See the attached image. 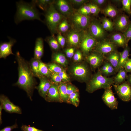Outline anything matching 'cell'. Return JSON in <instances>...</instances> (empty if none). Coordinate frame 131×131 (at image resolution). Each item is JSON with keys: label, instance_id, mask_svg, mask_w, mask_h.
<instances>
[{"label": "cell", "instance_id": "obj_1", "mask_svg": "<svg viewBox=\"0 0 131 131\" xmlns=\"http://www.w3.org/2000/svg\"><path fill=\"white\" fill-rule=\"evenodd\" d=\"M18 64V79L14 85L24 90L30 99L37 83L30 68L29 63L20 55L19 51L16 54Z\"/></svg>", "mask_w": 131, "mask_h": 131}, {"label": "cell", "instance_id": "obj_2", "mask_svg": "<svg viewBox=\"0 0 131 131\" xmlns=\"http://www.w3.org/2000/svg\"><path fill=\"white\" fill-rule=\"evenodd\" d=\"M16 6L15 21L16 24L25 20L37 19L42 22L40 18V13L33 1L31 3H28L20 0L16 2Z\"/></svg>", "mask_w": 131, "mask_h": 131}, {"label": "cell", "instance_id": "obj_3", "mask_svg": "<svg viewBox=\"0 0 131 131\" xmlns=\"http://www.w3.org/2000/svg\"><path fill=\"white\" fill-rule=\"evenodd\" d=\"M113 84V78L103 75L98 70L88 82L86 90L89 93H92L99 89H105Z\"/></svg>", "mask_w": 131, "mask_h": 131}, {"label": "cell", "instance_id": "obj_4", "mask_svg": "<svg viewBox=\"0 0 131 131\" xmlns=\"http://www.w3.org/2000/svg\"><path fill=\"white\" fill-rule=\"evenodd\" d=\"M53 3L50 5L45 11V21L48 28L52 34L55 33L63 16L56 9Z\"/></svg>", "mask_w": 131, "mask_h": 131}, {"label": "cell", "instance_id": "obj_5", "mask_svg": "<svg viewBox=\"0 0 131 131\" xmlns=\"http://www.w3.org/2000/svg\"><path fill=\"white\" fill-rule=\"evenodd\" d=\"M89 28V33L98 41L106 38V31L98 20H95L91 21Z\"/></svg>", "mask_w": 131, "mask_h": 131}, {"label": "cell", "instance_id": "obj_6", "mask_svg": "<svg viewBox=\"0 0 131 131\" xmlns=\"http://www.w3.org/2000/svg\"><path fill=\"white\" fill-rule=\"evenodd\" d=\"M117 47L109 39L105 38L98 41L94 48V51L105 56L111 52L117 50Z\"/></svg>", "mask_w": 131, "mask_h": 131}, {"label": "cell", "instance_id": "obj_7", "mask_svg": "<svg viewBox=\"0 0 131 131\" xmlns=\"http://www.w3.org/2000/svg\"><path fill=\"white\" fill-rule=\"evenodd\" d=\"M98 41L89 32L84 31L80 44L82 51L85 54L88 55L94 49Z\"/></svg>", "mask_w": 131, "mask_h": 131}, {"label": "cell", "instance_id": "obj_8", "mask_svg": "<svg viewBox=\"0 0 131 131\" xmlns=\"http://www.w3.org/2000/svg\"><path fill=\"white\" fill-rule=\"evenodd\" d=\"M119 98L122 101L131 100V86L127 81L119 85H113Z\"/></svg>", "mask_w": 131, "mask_h": 131}, {"label": "cell", "instance_id": "obj_9", "mask_svg": "<svg viewBox=\"0 0 131 131\" xmlns=\"http://www.w3.org/2000/svg\"><path fill=\"white\" fill-rule=\"evenodd\" d=\"M72 20L75 27L80 30H84L89 27L91 22L89 16L82 15L77 12L72 16Z\"/></svg>", "mask_w": 131, "mask_h": 131}, {"label": "cell", "instance_id": "obj_10", "mask_svg": "<svg viewBox=\"0 0 131 131\" xmlns=\"http://www.w3.org/2000/svg\"><path fill=\"white\" fill-rule=\"evenodd\" d=\"M112 86L106 88L102 96V98L105 104L112 110L118 108V102L115 96L112 89Z\"/></svg>", "mask_w": 131, "mask_h": 131}, {"label": "cell", "instance_id": "obj_11", "mask_svg": "<svg viewBox=\"0 0 131 131\" xmlns=\"http://www.w3.org/2000/svg\"><path fill=\"white\" fill-rule=\"evenodd\" d=\"M131 22L127 15L124 14H119L113 22L114 28L123 33L127 29Z\"/></svg>", "mask_w": 131, "mask_h": 131}, {"label": "cell", "instance_id": "obj_12", "mask_svg": "<svg viewBox=\"0 0 131 131\" xmlns=\"http://www.w3.org/2000/svg\"><path fill=\"white\" fill-rule=\"evenodd\" d=\"M0 105L6 111L10 113H22V111L18 106L11 102L7 97L4 95L0 96Z\"/></svg>", "mask_w": 131, "mask_h": 131}, {"label": "cell", "instance_id": "obj_13", "mask_svg": "<svg viewBox=\"0 0 131 131\" xmlns=\"http://www.w3.org/2000/svg\"><path fill=\"white\" fill-rule=\"evenodd\" d=\"M87 60L91 66L94 69L102 65L106 60L104 56L95 51L88 55Z\"/></svg>", "mask_w": 131, "mask_h": 131}, {"label": "cell", "instance_id": "obj_14", "mask_svg": "<svg viewBox=\"0 0 131 131\" xmlns=\"http://www.w3.org/2000/svg\"><path fill=\"white\" fill-rule=\"evenodd\" d=\"M58 85L52 82L45 100L49 102H63L60 97L58 89Z\"/></svg>", "mask_w": 131, "mask_h": 131}, {"label": "cell", "instance_id": "obj_15", "mask_svg": "<svg viewBox=\"0 0 131 131\" xmlns=\"http://www.w3.org/2000/svg\"><path fill=\"white\" fill-rule=\"evenodd\" d=\"M9 41L8 42H2L0 44V58H6L10 55H14L12 48L16 42L14 39L8 37Z\"/></svg>", "mask_w": 131, "mask_h": 131}, {"label": "cell", "instance_id": "obj_16", "mask_svg": "<svg viewBox=\"0 0 131 131\" xmlns=\"http://www.w3.org/2000/svg\"><path fill=\"white\" fill-rule=\"evenodd\" d=\"M72 71L74 76L82 81H86L88 80L89 72L85 65L80 64L75 66L73 68Z\"/></svg>", "mask_w": 131, "mask_h": 131}, {"label": "cell", "instance_id": "obj_17", "mask_svg": "<svg viewBox=\"0 0 131 131\" xmlns=\"http://www.w3.org/2000/svg\"><path fill=\"white\" fill-rule=\"evenodd\" d=\"M39 78L40 83L38 86H36L35 89L37 90L39 95L45 99L52 82L45 77L41 76Z\"/></svg>", "mask_w": 131, "mask_h": 131}, {"label": "cell", "instance_id": "obj_18", "mask_svg": "<svg viewBox=\"0 0 131 131\" xmlns=\"http://www.w3.org/2000/svg\"><path fill=\"white\" fill-rule=\"evenodd\" d=\"M118 47L124 48L128 45L125 36L121 33H116L112 34L109 39Z\"/></svg>", "mask_w": 131, "mask_h": 131}, {"label": "cell", "instance_id": "obj_19", "mask_svg": "<svg viewBox=\"0 0 131 131\" xmlns=\"http://www.w3.org/2000/svg\"><path fill=\"white\" fill-rule=\"evenodd\" d=\"M104 56L105 60L111 65L116 73L120 60V52L117 50L111 52Z\"/></svg>", "mask_w": 131, "mask_h": 131}, {"label": "cell", "instance_id": "obj_20", "mask_svg": "<svg viewBox=\"0 0 131 131\" xmlns=\"http://www.w3.org/2000/svg\"><path fill=\"white\" fill-rule=\"evenodd\" d=\"M83 33H81L76 31L70 32L67 36L68 42L71 45L77 46L81 43Z\"/></svg>", "mask_w": 131, "mask_h": 131}, {"label": "cell", "instance_id": "obj_21", "mask_svg": "<svg viewBox=\"0 0 131 131\" xmlns=\"http://www.w3.org/2000/svg\"><path fill=\"white\" fill-rule=\"evenodd\" d=\"M130 50V48L128 45L126 46L122 52H120V58L117 72L120 70L124 69L125 65L129 58Z\"/></svg>", "mask_w": 131, "mask_h": 131}, {"label": "cell", "instance_id": "obj_22", "mask_svg": "<svg viewBox=\"0 0 131 131\" xmlns=\"http://www.w3.org/2000/svg\"><path fill=\"white\" fill-rule=\"evenodd\" d=\"M44 52L43 41L41 37L36 39L34 50V57L39 60L42 56Z\"/></svg>", "mask_w": 131, "mask_h": 131}, {"label": "cell", "instance_id": "obj_23", "mask_svg": "<svg viewBox=\"0 0 131 131\" xmlns=\"http://www.w3.org/2000/svg\"><path fill=\"white\" fill-rule=\"evenodd\" d=\"M101 11L106 17L108 16L112 18H115L119 15L118 9L110 4L107 5Z\"/></svg>", "mask_w": 131, "mask_h": 131}, {"label": "cell", "instance_id": "obj_24", "mask_svg": "<svg viewBox=\"0 0 131 131\" xmlns=\"http://www.w3.org/2000/svg\"><path fill=\"white\" fill-rule=\"evenodd\" d=\"M58 9L62 14L68 15L72 12V9L68 3L64 0H58L56 2Z\"/></svg>", "mask_w": 131, "mask_h": 131}, {"label": "cell", "instance_id": "obj_25", "mask_svg": "<svg viewBox=\"0 0 131 131\" xmlns=\"http://www.w3.org/2000/svg\"><path fill=\"white\" fill-rule=\"evenodd\" d=\"M127 73L124 69L119 71L117 74L113 78L114 84L119 85L125 81L128 76Z\"/></svg>", "mask_w": 131, "mask_h": 131}, {"label": "cell", "instance_id": "obj_26", "mask_svg": "<svg viewBox=\"0 0 131 131\" xmlns=\"http://www.w3.org/2000/svg\"><path fill=\"white\" fill-rule=\"evenodd\" d=\"M34 57L32 58L29 63L31 69L35 77L39 78V66L40 60Z\"/></svg>", "mask_w": 131, "mask_h": 131}, {"label": "cell", "instance_id": "obj_27", "mask_svg": "<svg viewBox=\"0 0 131 131\" xmlns=\"http://www.w3.org/2000/svg\"><path fill=\"white\" fill-rule=\"evenodd\" d=\"M67 84L66 82H62L58 84V89L63 102L67 103L69 97L67 93Z\"/></svg>", "mask_w": 131, "mask_h": 131}, {"label": "cell", "instance_id": "obj_28", "mask_svg": "<svg viewBox=\"0 0 131 131\" xmlns=\"http://www.w3.org/2000/svg\"><path fill=\"white\" fill-rule=\"evenodd\" d=\"M39 70L40 76L39 77L41 76L45 77L47 78L50 77L51 73L49 70L47 65L41 60L39 62Z\"/></svg>", "mask_w": 131, "mask_h": 131}, {"label": "cell", "instance_id": "obj_29", "mask_svg": "<svg viewBox=\"0 0 131 131\" xmlns=\"http://www.w3.org/2000/svg\"><path fill=\"white\" fill-rule=\"evenodd\" d=\"M101 22L103 28L106 31L111 32L114 29V22L110 19L106 17H102Z\"/></svg>", "mask_w": 131, "mask_h": 131}, {"label": "cell", "instance_id": "obj_30", "mask_svg": "<svg viewBox=\"0 0 131 131\" xmlns=\"http://www.w3.org/2000/svg\"><path fill=\"white\" fill-rule=\"evenodd\" d=\"M53 61L60 65L65 66L67 63V60L63 54L59 53H54L52 56Z\"/></svg>", "mask_w": 131, "mask_h": 131}, {"label": "cell", "instance_id": "obj_31", "mask_svg": "<svg viewBox=\"0 0 131 131\" xmlns=\"http://www.w3.org/2000/svg\"><path fill=\"white\" fill-rule=\"evenodd\" d=\"M36 5L42 10L45 11L49 6L53 3L54 1L50 0H32Z\"/></svg>", "mask_w": 131, "mask_h": 131}, {"label": "cell", "instance_id": "obj_32", "mask_svg": "<svg viewBox=\"0 0 131 131\" xmlns=\"http://www.w3.org/2000/svg\"><path fill=\"white\" fill-rule=\"evenodd\" d=\"M79 103V92L73 93L69 96L67 103L71 104L76 107H77Z\"/></svg>", "mask_w": 131, "mask_h": 131}, {"label": "cell", "instance_id": "obj_33", "mask_svg": "<svg viewBox=\"0 0 131 131\" xmlns=\"http://www.w3.org/2000/svg\"><path fill=\"white\" fill-rule=\"evenodd\" d=\"M45 40L52 49L57 50L59 48V43L53 35L47 37Z\"/></svg>", "mask_w": 131, "mask_h": 131}, {"label": "cell", "instance_id": "obj_34", "mask_svg": "<svg viewBox=\"0 0 131 131\" xmlns=\"http://www.w3.org/2000/svg\"><path fill=\"white\" fill-rule=\"evenodd\" d=\"M121 2L122 5V10L131 16V0H122Z\"/></svg>", "mask_w": 131, "mask_h": 131}, {"label": "cell", "instance_id": "obj_35", "mask_svg": "<svg viewBox=\"0 0 131 131\" xmlns=\"http://www.w3.org/2000/svg\"><path fill=\"white\" fill-rule=\"evenodd\" d=\"M77 12L82 15L89 16L91 13L90 8L89 4L83 5L78 10Z\"/></svg>", "mask_w": 131, "mask_h": 131}, {"label": "cell", "instance_id": "obj_36", "mask_svg": "<svg viewBox=\"0 0 131 131\" xmlns=\"http://www.w3.org/2000/svg\"><path fill=\"white\" fill-rule=\"evenodd\" d=\"M47 65L49 70L51 73L58 74L63 70L60 67L55 63H50Z\"/></svg>", "mask_w": 131, "mask_h": 131}, {"label": "cell", "instance_id": "obj_37", "mask_svg": "<svg viewBox=\"0 0 131 131\" xmlns=\"http://www.w3.org/2000/svg\"><path fill=\"white\" fill-rule=\"evenodd\" d=\"M90 9L91 14L97 16L101 11V9L96 5L92 2L88 3Z\"/></svg>", "mask_w": 131, "mask_h": 131}, {"label": "cell", "instance_id": "obj_38", "mask_svg": "<svg viewBox=\"0 0 131 131\" xmlns=\"http://www.w3.org/2000/svg\"><path fill=\"white\" fill-rule=\"evenodd\" d=\"M69 28V24L66 19H65L62 21L58 26L59 30L63 33L67 31Z\"/></svg>", "mask_w": 131, "mask_h": 131}, {"label": "cell", "instance_id": "obj_39", "mask_svg": "<svg viewBox=\"0 0 131 131\" xmlns=\"http://www.w3.org/2000/svg\"><path fill=\"white\" fill-rule=\"evenodd\" d=\"M50 78L51 81L57 84L58 85L62 82V80L58 74L51 73Z\"/></svg>", "mask_w": 131, "mask_h": 131}, {"label": "cell", "instance_id": "obj_40", "mask_svg": "<svg viewBox=\"0 0 131 131\" xmlns=\"http://www.w3.org/2000/svg\"><path fill=\"white\" fill-rule=\"evenodd\" d=\"M67 94L68 97L70 95L73 93L79 92L77 88L71 83L67 84Z\"/></svg>", "mask_w": 131, "mask_h": 131}, {"label": "cell", "instance_id": "obj_41", "mask_svg": "<svg viewBox=\"0 0 131 131\" xmlns=\"http://www.w3.org/2000/svg\"><path fill=\"white\" fill-rule=\"evenodd\" d=\"M116 73V72L114 68L108 61L107 69L104 76L106 77L114 74Z\"/></svg>", "mask_w": 131, "mask_h": 131}, {"label": "cell", "instance_id": "obj_42", "mask_svg": "<svg viewBox=\"0 0 131 131\" xmlns=\"http://www.w3.org/2000/svg\"><path fill=\"white\" fill-rule=\"evenodd\" d=\"M123 33L125 36L127 43L128 44L129 41L131 40V21L127 29Z\"/></svg>", "mask_w": 131, "mask_h": 131}, {"label": "cell", "instance_id": "obj_43", "mask_svg": "<svg viewBox=\"0 0 131 131\" xmlns=\"http://www.w3.org/2000/svg\"><path fill=\"white\" fill-rule=\"evenodd\" d=\"M58 74L60 77L62 81H63V82L66 83L69 81V77L65 71L63 70Z\"/></svg>", "mask_w": 131, "mask_h": 131}, {"label": "cell", "instance_id": "obj_44", "mask_svg": "<svg viewBox=\"0 0 131 131\" xmlns=\"http://www.w3.org/2000/svg\"><path fill=\"white\" fill-rule=\"evenodd\" d=\"M21 128L23 131H43L34 127H31L25 125H22Z\"/></svg>", "mask_w": 131, "mask_h": 131}, {"label": "cell", "instance_id": "obj_45", "mask_svg": "<svg viewBox=\"0 0 131 131\" xmlns=\"http://www.w3.org/2000/svg\"><path fill=\"white\" fill-rule=\"evenodd\" d=\"M57 40L59 44L62 47L65 46L66 43L65 38L60 33H58L57 37Z\"/></svg>", "mask_w": 131, "mask_h": 131}, {"label": "cell", "instance_id": "obj_46", "mask_svg": "<svg viewBox=\"0 0 131 131\" xmlns=\"http://www.w3.org/2000/svg\"><path fill=\"white\" fill-rule=\"evenodd\" d=\"M82 54L79 50L77 51L74 55V60L76 62L80 61L82 59Z\"/></svg>", "mask_w": 131, "mask_h": 131}, {"label": "cell", "instance_id": "obj_47", "mask_svg": "<svg viewBox=\"0 0 131 131\" xmlns=\"http://www.w3.org/2000/svg\"><path fill=\"white\" fill-rule=\"evenodd\" d=\"M107 63L108 61H106V62L105 61L102 65V66L99 70L103 76L105 74L107 69Z\"/></svg>", "mask_w": 131, "mask_h": 131}, {"label": "cell", "instance_id": "obj_48", "mask_svg": "<svg viewBox=\"0 0 131 131\" xmlns=\"http://www.w3.org/2000/svg\"><path fill=\"white\" fill-rule=\"evenodd\" d=\"M65 52L67 57L72 58L74 55V49L73 48L68 49L66 50Z\"/></svg>", "mask_w": 131, "mask_h": 131}, {"label": "cell", "instance_id": "obj_49", "mask_svg": "<svg viewBox=\"0 0 131 131\" xmlns=\"http://www.w3.org/2000/svg\"><path fill=\"white\" fill-rule=\"evenodd\" d=\"M107 1L106 0H92V1L93 3L96 5L100 8V7L104 6L106 4Z\"/></svg>", "mask_w": 131, "mask_h": 131}, {"label": "cell", "instance_id": "obj_50", "mask_svg": "<svg viewBox=\"0 0 131 131\" xmlns=\"http://www.w3.org/2000/svg\"><path fill=\"white\" fill-rule=\"evenodd\" d=\"M124 69L127 72L131 73V59H129L125 65Z\"/></svg>", "mask_w": 131, "mask_h": 131}, {"label": "cell", "instance_id": "obj_51", "mask_svg": "<svg viewBox=\"0 0 131 131\" xmlns=\"http://www.w3.org/2000/svg\"><path fill=\"white\" fill-rule=\"evenodd\" d=\"M71 3L76 5H81L85 4V3L88 1L86 0H70Z\"/></svg>", "mask_w": 131, "mask_h": 131}, {"label": "cell", "instance_id": "obj_52", "mask_svg": "<svg viewBox=\"0 0 131 131\" xmlns=\"http://www.w3.org/2000/svg\"><path fill=\"white\" fill-rule=\"evenodd\" d=\"M18 127V125L16 123L11 126H8L4 128L1 130L0 131H11L13 129Z\"/></svg>", "mask_w": 131, "mask_h": 131}, {"label": "cell", "instance_id": "obj_53", "mask_svg": "<svg viewBox=\"0 0 131 131\" xmlns=\"http://www.w3.org/2000/svg\"><path fill=\"white\" fill-rule=\"evenodd\" d=\"M127 79V81L131 86V74L128 75Z\"/></svg>", "mask_w": 131, "mask_h": 131}, {"label": "cell", "instance_id": "obj_54", "mask_svg": "<svg viewBox=\"0 0 131 131\" xmlns=\"http://www.w3.org/2000/svg\"><path fill=\"white\" fill-rule=\"evenodd\" d=\"M3 109L2 107L1 106H0V123H2V119H1V114H2V110Z\"/></svg>", "mask_w": 131, "mask_h": 131}]
</instances>
